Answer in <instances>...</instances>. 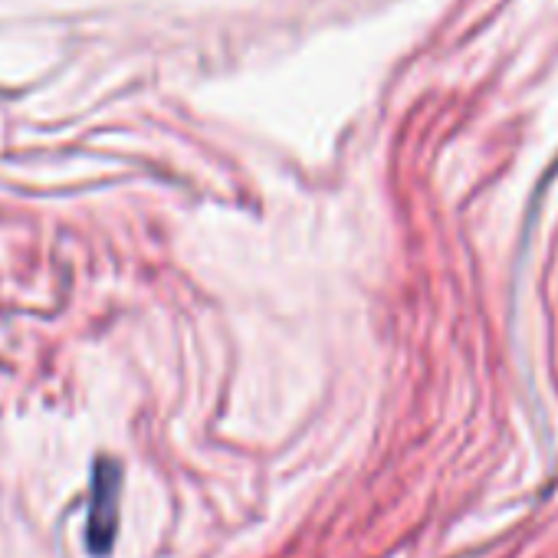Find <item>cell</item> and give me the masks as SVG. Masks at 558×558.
<instances>
[{
	"label": "cell",
	"mask_w": 558,
	"mask_h": 558,
	"mask_svg": "<svg viewBox=\"0 0 558 558\" xmlns=\"http://www.w3.org/2000/svg\"><path fill=\"white\" fill-rule=\"evenodd\" d=\"M119 489H122V466L116 460H99L93 470V499H89V522H86V542L93 555L112 551L119 532Z\"/></svg>",
	"instance_id": "obj_1"
}]
</instances>
